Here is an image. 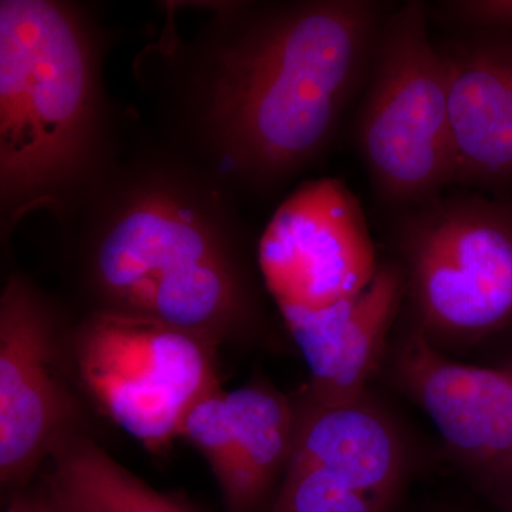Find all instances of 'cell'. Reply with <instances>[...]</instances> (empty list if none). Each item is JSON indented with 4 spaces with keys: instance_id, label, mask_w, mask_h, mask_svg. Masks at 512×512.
Listing matches in <instances>:
<instances>
[{
    "instance_id": "4fadbf2b",
    "label": "cell",
    "mask_w": 512,
    "mask_h": 512,
    "mask_svg": "<svg viewBox=\"0 0 512 512\" xmlns=\"http://www.w3.org/2000/svg\"><path fill=\"white\" fill-rule=\"evenodd\" d=\"M295 404L289 466L315 468L393 507L406 480L407 451L392 417L369 393L340 404H316L299 396Z\"/></svg>"
},
{
    "instance_id": "5bb4252c",
    "label": "cell",
    "mask_w": 512,
    "mask_h": 512,
    "mask_svg": "<svg viewBox=\"0 0 512 512\" xmlns=\"http://www.w3.org/2000/svg\"><path fill=\"white\" fill-rule=\"evenodd\" d=\"M37 497L52 512H198L151 488L84 430L56 441Z\"/></svg>"
},
{
    "instance_id": "5b68a950",
    "label": "cell",
    "mask_w": 512,
    "mask_h": 512,
    "mask_svg": "<svg viewBox=\"0 0 512 512\" xmlns=\"http://www.w3.org/2000/svg\"><path fill=\"white\" fill-rule=\"evenodd\" d=\"M394 247L416 326L466 345L512 323V200L441 194L397 214Z\"/></svg>"
},
{
    "instance_id": "30bf717a",
    "label": "cell",
    "mask_w": 512,
    "mask_h": 512,
    "mask_svg": "<svg viewBox=\"0 0 512 512\" xmlns=\"http://www.w3.org/2000/svg\"><path fill=\"white\" fill-rule=\"evenodd\" d=\"M296 404L266 383L202 397L185 437L210 464L227 512L269 511L295 443Z\"/></svg>"
},
{
    "instance_id": "8992f818",
    "label": "cell",
    "mask_w": 512,
    "mask_h": 512,
    "mask_svg": "<svg viewBox=\"0 0 512 512\" xmlns=\"http://www.w3.org/2000/svg\"><path fill=\"white\" fill-rule=\"evenodd\" d=\"M217 348L156 319L107 309L84 320L66 346L87 397L151 451L180 436L188 410L220 389Z\"/></svg>"
},
{
    "instance_id": "ba28073f",
    "label": "cell",
    "mask_w": 512,
    "mask_h": 512,
    "mask_svg": "<svg viewBox=\"0 0 512 512\" xmlns=\"http://www.w3.org/2000/svg\"><path fill=\"white\" fill-rule=\"evenodd\" d=\"M390 348L394 386L497 507L512 512V373L456 362L413 325Z\"/></svg>"
},
{
    "instance_id": "e0dca14e",
    "label": "cell",
    "mask_w": 512,
    "mask_h": 512,
    "mask_svg": "<svg viewBox=\"0 0 512 512\" xmlns=\"http://www.w3.org/2000/svg\"><path fill=\"white\" fill-rule=\"evenodd\" d=\"M5 512H52L36 494H18Z\"/></svg>"
},
{
    "instance_id": "ac0fdd59",
    "label": "cell",
    "mask_w": 512,
    "mask_h": 512,
    "mask_svg": "<svg viewBox=\"0 0 512 512\" xmlns=\"http://www.w3.org/2000/svg\"><path fill=\"white\" fill-rule=\"evenodd\" d=\"M507 370H508V372H511V373H512V365L508 366V367H507Z\"/></svg>"
},
{
    "instance_id": "8fae6325",
    "label": "cell",
    "mask_w": 512,
    "mask_h": 512,
    "mask_svg": "<svg viewBox=\"0 0 512 512\" xmlns=\"http://www.w3.org/2000/svg\"><path fill=\"white\" fill-rule=\"evenodd\" d=\"M446 63L453 185L500 194L512 184V35L463 32Z\"/></svg>"
},
{
    "instance_id": "7a4b0ae2",
    "label": "cell",
    "mask_w": 512,
    "mask_h": 512,
    "mask_svg": "<svg viewBox=\"0 0 512 512\" xmlns=\"http://www.w3.org/2000/svg\"><path fill=\"white\" fill-rule=\"evenodd\" d=\"M101 309L147 316L218 346L251 320L227 239L201 208L154 190L121 208L90 256Z\"/></svg>"
},
{
    "instance_id": "7c38bea8",
    "label": "cell",
    "mask_w": 512,
    "mask_h": 512,
    "mask_svg": "<svg viewBox=\"0 0 512 512\" xmlns=\"http://www.w3.org/2000/svg\"><path fill=\"white\" fill-rule=\"evenodd\" d=\"M404 302L402 266L384 262L356 295L319 311L281 315L309 370L301 396L316 404L348 403L365 396L392 345L390 333Z\"/></svg>"
},
{
    "instance_id": "277c9868",
    "label": "cell",
    "mask_w": 512,
    "mask_h": 512,
    "mask_svg": "<svg viewBox=\"0 0 512 512\" xmlns=\"http://www.w3.org/2000/svg\"><path fill=\"white\" fill-rule=\"evenodd\" d=\"M429 6L389 13L357 111L355 141L377 200L397 214L453 185L447 73Z\"/></svg>"
},
{
    "instance_id": "9a60e30c",
    "label": "cell",
    "mask_w": 512,
    "mask_h": 512,
    "mask_svg": "<svg viewBox=\"0 0 512 512\" xmlns=\"http://www.w3.org/2000/svg\"><path fill=\"white\" fill-rule=\"evenodd\" d=\"M392 508L315 468L289 466L268 512H390Z\"/></svg>"
},
{
    "instance_id": "9c48e42d",
    "label": "cell",
    "mask_w": 512,
    "mask_h": 512,
    "mask_svg": "<svg viewBox=\"0 0 512 512\" xmlns=\"http://www.w3.org/2000/svg\"><path fill=\"white\" fill-rule=\"evenodd\" d=\"M258 262L281 315L348 299L379 266L356 198L335 180L303 185L279 207L259 242Z\"/></svg>"
},
{
    "instance_id": "6da1fadb",
    "label": "cell",
    "mask_w": 512,
    "mask_h": 512,
    "mask_svg": "<svg viewBox=\"0 0 512 512\" xmlns=\"http://www.w3.org/2000/svg\"><path fill=\"white\" fill-rule=\"evenodd\" d=\"M393 8L377 0L279 6L224 50L208 119L234 168L274 183L328 148L365 89Z\"/></svg>"
},
{
    "instance_id": "2e32d148",
    "label": "cell",
    "mask_w": 512,
    "mask_h": 512,
    "mask_svg": "<svg viewBox=\"0 0 512 512\" xmlns=\"http://www.w3.org/2000/svg\"><path fill=\"white\" fill-rule=\"evenodd\" d=\"M441 18L463 32L512 35V0H451L440 5Z\"/></svg>"
},
{
    "instance_id": "52a82bcc",
    "label": "cell",
    "mask_w": 512,
    "mask_h": 512,
    "mask_svg": "<svg viewBox=\"0 0 512 512\" xmlns=\"http://www.w3.org/2000/svg\"><path fill=\"white\" fill-rule=\"evenodd\" d=\"M66 346L45 302L22 278L0 299V483L15 495L46 463L56 441L79 427L63 379Z\"/></svg>"
},
{
    "instance_id": "3957f363",
    "label": "cell",
    "mask_w": 512,
    "mask_h": 512,
    "mask_svg": "<svg viewBox=\"0 0 512 512\" xmlns=\"http://www.w3.org/2000/svg\"><path fill=\"white\" fill-rule=\"evenodd\" d=\"M93 101L92 55L72 13L45 0H3V200L42 197L79 170L92 133Z\"/></svg>"
}]
</instances>
